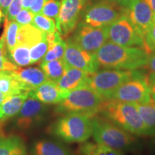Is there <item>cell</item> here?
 Returning a JSON list of instances; mask_svg holds the SVG:
<instances>
[{
	"label": "cell",
	"instance_id": "cell-8",
	"mask_svg": "<svg viewBox=\"0 0 155 155\" xmlns=\"http://www.w3.org/2000/svg\"><path fill=\"white\" fill-rule=\"evenodd\" d=\"M110 99L131 104L149 101L151 96L147 75L137 72L134 77L121 85Z\"/></svg>",
	"mask_w": 155,
	"mask_h": 155
},
{
	"label": "cell",
	"instance_id": "cell-21",
	"mask_svg": "<svg viewBox=\"0 0 155 155\" xmlns=\"http://www.w3.org/2000/svg\"><path fill=\"white\" fill-rule=\"evenodd\" d=\"M46 35L45 33L38 30L32 25L21 26L17 34V43L28 45L30 48L38 43Z\"/></svg>",
	"mask_w": 155,
	"mask_h": 155
},
{
	"label": "cell",
	"instance_id": "cell-5",
	"mask_svg": "<svg viewBox=\"0 0 155 155\" xmlns=\"http://www.w3.org/2000/svg\"><path fill=\"white\" fill-rule=\"evenodd\" d=\"M104 99L89 86L70 91L64 99L58 104L55 111L58 114L81 113L94 116L99 112Z\"/></svg>",
	"mask_w": 155,
	"mask_h": 155
},
{
	"label": "cell",
	"instance_id": "cell-10",
	"mask_svg": "<svg viewBox=\"0 0 155 155\" xmlns=\"http://www.w3.org/2000/svg\"><path fill=\"white\" fill-rule=\"evenodd\" d=\"M120 5L122 13L127 17L145 40L155 22L154 14L150 7L144 0H127Z\"/></svg>",
	"mask_w": 155,
	"mask_h": 155
},
{
	"label": "cell",
	"instance_id": "cell-42",
	"mask_svg": "<svg viewBox=\"0 0 155 155\" xmlns=\"http://www.w3.org/2000/svg\"><path fill=\"white\" fill-rule=\"evenodd\" d=\"M0 17H5V15H4V13L2 12V11L1 10V9H0Z\"/></svg>",
	"mask_w": 155,
	"mask_h": 155
},
{
	"label": "cell",
	"instance_id": "cell-33",
	"mask_svg": "<svg viewBox=\"0 0 155 155\" xmlns=\"http://www.w3.org/2000/svg\"><path fill=\"white\" fill-rule=\"evenodd\" d=\"M34 14L31 12L30 9H22L19 11V12L15 17V21L18 23L19 25L23 26V25H30L32 24V19L34 17Z\"/></svg>",
	"mask_w": 155,
	"mask_h": 155
},
{
	"label": "cell",
	"instance_id": "cell-22",
	"mask_svg": "<svg viewBox=\"0 0 155 155\" xmlns=\"http://www.w3.org/2000/svg\"><path fill=\"white\" fill-rule=\"evenodd\" d=\"M150 136L155 135V104L151 99L147 102L134 104Z\"/></svg>",
	"mask_w": 155,
	"mask_h": 155
},
{
	"label": "cell",
	"instance_id": "cell-7",
	"mask_svg": "<svg viewBox=\"0 0 155 155\" xmlns=\"http://www.w3.org/2000/svg\"><path fill=\"white\" fill-rule=\"evenodd\" d=\"M108 41L125 47H139L146 50L145 40L127 16L122 14L107 27Z\"/></svg>",
	"mask_w": 155,
	"mask_h": 155
},
{
	"label": "cell",
	"instance_id": "cell-45",
	"mask_svg": "<svg viewBox=\"0 0 155 155\" xmlns=\"http://www.w3.org/2000/svg\"><path fill=\"white\" fill-rule=\"evenodd\" d=\"M1 73H2V71H0V74H1Z\"/></svg>",
	"mask_w": 155,
	"mask_h": 155
},
{
	"label": "cell",
	"instance_id": "cell-35",
	"mask_svg": "<svg viewBox=\"0 0 155 155\" xmlns=\"http://www.w3.org/2000/svg\"><path fill=\"white\" fill-rule=\"evenodd\" d=\"M147 79L150 88L151 99L155 104V74L150 73V74L147 75Z\"/></svg>",
	"mask_w": 155,
	"mask_h": 155
},
{
	"label": "cell",
	"instance_id": "cell-32",
	"mask_svg": "<svg viewBox=\"0 0 155 155\" xmlns=\"http://www.w3.org/2000/svg\"><path fill=\"white\" fill-rule=\"evenodd\" d=\"M61 7L60 0H48L42 7L41 14L52 19H56L59 15Z\"/></svg>",
	"mask_w": 155,
	"mask_h": 155
},
{
	"label": "cell",
	"instance_id": "cell-23",
	"mask_svg": "<svg viewBox=\"0 0 155 155\" xmlns=\"http://www.w3.org/2000/svg\"><path fill=\"white\" fill-rule=\"evenodd\" d=\"M80 155H125L124 152L114 150L98 143L84 141L78 147Z\"/></svg>",
	"mask_w": 155,
	"mask_h": 155
},
{
	"label": "cell",
	"instance_id": "cell-3",
	"mask_svg": "<svg viewBox=\"0 0 155 155\" xmlns=\"http://www.w3.org/2000/svg\"><path fill=\"white\" fill-rule=\"evenodd\" d=\"M92 116L81 113L63 114L49 127L51 134L68 143H83L93 134Z\"/></svg>",
	"mask_w": 155,
	"mask_h": 155
},
{
	"label": "cell",
	"instance_id": "cell-37",
	"mask_svg": "<svg viewBox=\"0 0 155 155\" xmlns=\"http://www.w3.org/2000/svg\"><path fill=\"white\" fill-rule=\"evenodd\" d=\"M146 66L150 71V73L155 74V53L150 54Z\"/></svg>",
	"mask_w": 155,
	"mask_h": 155
},
{
	"label": "cell",
	"instance_id": "cell-12",
	"mask_svg": "<svg viewBox=\"0 0 155 155\" xmlns=\"http://www.w3.org/2000/svg\"><path fill=\"white\" fill-rule=\"evenodd\" d=\"M87 1L62 0L59 15L55 19L56 28L62 36H67L76 28Z\"/></svg>",
	"mask_w": 155,
	"mask_h": 155
},
{
	"label": "cell",
	"instance_id": "cell-20",
	"mask_svg": "<svg viewBox=\"0 0 155 155\" xmlns=\"http://www.w3.org/2000/svg\"><path fill=\"white\" fill-rule=\"evenodd\" d=\"M0 155H27L23 139L17 136H0Z\"/></svg>",
	"mask_w": 155,
	"mask_h": 155
},
{
	"label": "cell",
	"instance_id": "cell-28",
	"mask_svg": "<svg viewBox=\"0 0 155 155\" xmlns=\"http://www.w3.org/2000/svg\"><path fill=\"white\" fill-rule=\"evenodd\" d=\"M32 25L42 31L46 35L53 33L57 30L55 20L52 18L45 16L41 13H38L34 15Z\"/></svg>",
	"mask_w": 155,
	"mask_h": 155
},
{
	"label": "cell",
	"instance_id": "cell-34",
	"mask_svg": "<svg viewBox=\"0 0 155 155\" xmlns=\"http://www.w3.org/2000/svg\"><path fill=\"white\" fill-rule=\"evenodd\" d=\"M146 51L149 54L155 53V22L145 38Z\"/></svg>",
	"mask_w": 155,
	"mask_h": 155
},
{
	"label": "cell",
	"instance_id": "cell-40",
	"mask_svg": "<svg viewBox=\"0 0 155 155\" xmlns=\"http://www.w3.org/2000/svg\"><path fill=\"white\" fill-rule=\"evenodd\" d=\"M6 98V96L5 94H3L2 92L1 91H0V105H1L2 104V102H3V101L5 100V98Z\"/></svg>",
	"mask_w": 155,
	"mask_h": 155
},
{
	"label": "cell",
	"instance_id": "cell-27",
	"mask_svg": "<svg viewBox=\"0 0 155 155\" xmlns=\"http://www.w3.org/2000/svg\"><path fill=\"white\" fill-rule=\"evenodd\" d=\"M19 25L16 21H5V29L4 33L5 35V43L7 52H10L15 48L17 44V34L20 28Z\"/></svg>",
	"mask_w": 155,
	"mask_h": 155
},
{
	"label": "cell",
	"instance_id": "cell-6",
	"mask_svg": "<svg viewBox=\"0 0 155 155\" xmlns=\"http://www.w3.org/2000/svg\"><path fill=\"white\" fill-rule=\"evenodd\" d=\"M106 68L90 75L88 86L105 100H109L121 85L134 77L138 71Z\"/></svg>",
	"mask_w": 155,
	"mask_h": 155
},
{
	"label": "cell",
	"instance_id": "cell-2",
	"mask_svg": "<svg viewBox=\"0 0 155 155\" xmlns=\"http://www.w3.org/2000/svg\"><path fill=\"white\" fill-rule=\"evenodd\" d=\"M102 116L128 132L137 136H150L146 126L134 104L105 100L100 108Z\"/></svg>",
	"mask_w": 155,
	"mask_h": 155
},
{
	"label": "cell",
	"instance_id": "cell-17",
	"mask_svg": "<svg viewBox=\"0 0 155 155\" xmlns=\"http://www.w3.org/2000/svg\"><path fill=\"white\" fill-rule=\"evenodd\" d=\"M91 75L82 70L67 66L65 74L57 84L63 91L69 93L75 89L88 86Z\"/></svg>",
	"mask_w": 155,
	"mask_h": 155
},
{
	"label": "cell",
	"instance_id": "cell-9",
	"mask_svg": "<svg viewBox=\"0 0 155 155\" xmlns=\"http://www.w3.org/2000/svg\"><path fill=\"white\" fill-rule=\"evenodd\" d=\"M123 14L114 2L104 0L85 7L82 12V22L95 28L108 27Z\"/></svg>",
	"mask_w": 155,
	"mask_h": 155
},
{
	"label": "cell",
	"instance_id": "cell-4",
	"mask_svg": "<svg viewBox=\"0 0 155 155\" xmlns=\"http://www.w3.org/2000/svg\"><path fill=\"white\" fill-rule=\"evenodd\" d=\"M93 137L98 144L125 152L133 150L137 139L133 134L104 116L95 115L92 118Z\"/></svg>",
	"mask_w": 155,
	"mask_h": 155
},
{
	"label": "cell",
	"instance_id": "cell-19",
	"mask_svg": "<svg viewBox=\"0 0 155 155\" xmlns=\"http://www.w3.org/2000/svg\"><path fill=\"white\" fill-rule=\"evenodd\" d=\"M32 154L33 155H73L62 143L48 139L36 141L32 146Z\"/></svg>",
	"mask_w": 155,
	"mask_h": 155
},
{
	"label": "cell",
	"instance_id": "cell-29",
	"mask_svg": "<svg viewBox=\"0 0 155 155\" xmlns=\"http://www.w3.org/2000/svg\"><path fill=\"white\" fill-rule=\"evenodd\" d=\"M65 49H66V41H64L63 39H61L55 43L49 45L47 53L42 60L41 63L63 59L65 55Z\"/></svg>",
	"mask_w": 155,
	"mask_h": 155
},
{
	"label": "cell",
	"instance_id": "cell-41",
	"mask_svg": "<svg viewBox=\"0 0 155 155\" xmlns=\"http://www.w3.org/2000/svg\"><path fill=\"white\" fill-rule=\"evenodd\" d=\"M108 1L111 2H114V3H119V4H121L122 2H124L127 1V0H108Z\"/></svg>",
	"mask_w": 155,
	"mask_h": 155
},
{
	"label": "cell",
	"instance_id": "cell-1",
	"mask_svg": "<svg viewBox=\"0 0 155 155\" xmlns=\"http://www.w3.org/2000/svg\"><path fill=\"white\" fill-rule=\"evenodd\" d=\"M99 66L136 71L146 66L150 54L139 47H125L107 41L96 53Z\"/></svg>",
	"mask_w": 155,
	"mask_h": 155
},
{
	"label": "cell",
	"instance_id": "cell-26",
	"mask_svg": "<svg viewBox=\"0 0 155 155\" xmlns=\"http://www.w3.org/2000/svg\"><path fill=\"white\" fill-rule=\"evenodd\" d=\"M8 53L9 60L18 67L31 65L30 48L25 44L17 43L13 50Z\"/></svg>",
	"mask_w": 155,
	"mask_h": 155
},
{
	"label": "cell",
	"instance_id": "cell-38",
	"mask_svg": "<svg viewBox=\"0 0 155 155\" xmlns=\"http://www.w3.org/2000/svg\"><path fill=\"white\" fill-rule=\"evenodd\" d=\"M12 2V0H0V9L2 11L5 17L7 14L8 8Z\"/></svg>",
	"mask_w": 155,
	"mask_h": 155
},
{
	"label": "cell",
	"instance_id": "cell-30",
	"mask_svg": "<svg viewBox=\"0 0 155 155\" xmlns=\"http://www.w3.org/2000/svg\"><path fill=\"white\" fill-rule=\"evenodd\" d=\"M18 66L9 60L5 43V35L3 32L0 38V71H13Z\"/></svg>",
	"mask_w": 155,
	"mask_h": 155
},
{
	"label": "cell",
	"instance_id": "cell-14",
	"mask_svg": "<svg viewBox=\"0 0 155 155\" xmlns=\"http://www.w3.org/2000/svg\"><path fill=\"white\" fill-rule=\"evenodd\" d=\"M47 109V104L29 96L14 117L15 124L19 129L27 130L42 121Z\"/></svg>",
	"mask_w": 155,
	"mask_h": 155
},
{
	"label": "cell",
	"instance_id": "cell-24",
	"mask_svg": "<svg viewBox=\"0 0 155 155\" xmlns=\"http://www.w3.org/2000/svg\"><path fill=\"white\" fill-rule=\"evenodd\" d=\"M40 67L48 80L55 83H58L63 77L67 68V65L63 59L54 60L46 63H41Z\"/></svg>",
	"mask_w": 155,
	"mask_h": 155
},
{
	"label": "cell",
	"instance_id": "cell-43",
	"mask_svg": "<svg viewBox=\"0 0 155 155\" xmlns=\"http://www.w3.org/2000/svg\"><path fill=\"white\" fill-rule=\"evenodd\" d=\"M2 20V17H0V24H1Z\"/></svg>",
	"mask_w": 155,
	"mask_h": 155
},
{
	"label": "cell",
	"instance_id": "cell-44",
	"mask_svg": "<svg viewBox=\"0 0 155 155\" xmlns=\"http://www.w3.org/2000/svg\"><path fill=\"white\" fill-rule=\"evenodd\" d=\"M154 152H155V140H154Z\"/></svg>",
	"mask_w": 155,
	"mask_h": 155
},
{
	"label": "cell",
	"instance_id": "cell-18",
	"mask_svg": "<svg viewBox=\"0 0 155 155\" xmlns=\"http://www.w3.org/2000/svg\"><path fill=\"white\" fill-rule=\"evenodd\" d=\"M29 97V92L24 91L21 94L6 96L2 104L0 105V121L4 122L15 117Z\"/></svg>",
	"mask_w": 155,
	"mask_h": 155
},
{
	"label": "cell",
	"instance_id": "cell-16",
	"mask_svg": "<svg viewBox=\"0 0 155 155\" xmlns=\"http://www.w3.org/2000/svg\"><path fill=\"white\" fill-rule=\"evenodd\" d=\"M12 73L18 81L23 91L30 92L48 80L43 71L38 68L22 69L19 67Z\"/></svg>",
	"mask_w": 155,
	"mask_h": 155
},
{
	"label": "cell",
	"instance_id": "cell-36",
	"mask_svg": "<svg viewBox=\"0 0 155 155\" xmlns=\"http://www.w3.org/2000/svg\"><path fill=\"white\" fill-rule=\"evenodd\" d=\"M48 1V0H34V2H32V5H31V7L29 9H30L31 12L33 13L34 15L40 13L44 5Z\"/></svg>",
	"mask_w": 155,
	"mask_h": 155
},
{
	"label": "cell",
	"instance_id": "cell-13",
	"mask_svg": "<svg viewBox=\"0 0 155 155\" xmlns=\"http://www.w3.org/2000/svg\"><path fill=\"white\" fill-rule=\"evenodd\" d=\"M63 59L67 66L82 70L88 74L96 73L100 67L96 54L83 50L71 38L66 41V49Z\"/></svg>",
	"mask_w": 155,
	"mask_h": 155
},
{
	"label": "cell",
	"instance_id": "cell-11",
	"mask_svg": "<svg viewBox=\"0 0 155 155\" xmlns=\"http://www.w3.org/2000/svg\"><path fill=\"white\" fill-rule=\"evenodd\" d=\"M71 39L83 50L96 53L108 41L107 27L95 28L81 22L78 23Z\"/></svg>",
	"mask_w": 155,
	"mask_h": 155
},
{
	"label": "cell",
	"instance_id": "cell-25",
	"mask_svg": "<svg viewBox=\"0 0 155 155\" xmlns=\"http://www.w3.org/2000/svg\"><path fill=\"white\" fill-rule=\"evenodd\" d=\"M0 91L6 96L24 92L12 71H2L0 74Z\"/></svg>",
	"mask_w": 155,
	"mask_h": 155
},
{
	"label": "cell",
	"instance_id": "cell-15",
	"mask_svg": "<svg viewBox=\"0 0 155 155\" xmlns=\"http://www.w3.org/2000/svg\"><path fill=\"white\" fill-rule=\"evenodd\" d=\"M68 93L59 88L57 83L48 80L38 88L29 92V96L32 97L47 105L58 104L66 97Z\"/></svg>",
	"mask_w": 155,
	"mask_h": 155
},
{
	"label": "cell",
	"instance_id": "cell-39",
	"mask_svg": "<svg viewBox=\"0 0 155 155\" xmlns=\"http://www.w3.org/2000/svg\"><path fill=\"white\" fill-rule=\"evenodd\" d=\"M144 1L148 5L150 9H152L155 18V0H144Z\"/></svg>",
	"mask_w": 155,
	"mask_h": 155
},
{
	"label": "cell",
	"instance_id": "cell-31",
	"mask_svg": "<svg viewBox=\"0 0 155 155\" xmlns=\"http://www.w3.org/2000/svg\"><path fill=\"white\" fill-rule=\"evenodd\" d=\"M48 47V41L47 40V35L42 39L40 42L32 46L30 48V60L31 65L42 61L44 56L47 53Z\"/></svg>",
	"mask_w": 155,
	"mask_h": 155
}]
</instances>
